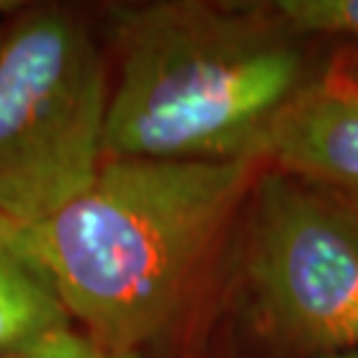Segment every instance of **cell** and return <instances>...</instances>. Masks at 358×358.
Here are the masks:
<instances>
[{"label":"cell","mask_w":358,"mask_h":358,"mask_svg":"<svg viewBox=\"0 0 358 358\" xmlns=\"http://www.w3.org/2000/svg\"><path fill=\"white\" fill-rule=\"evenodd\" d=\"M263 161L358 205V89L326 75L307 87L272 128Z\"/></svg>","instance_id":"5b68a950"},{"label":"cell","mask_w":358,"mask_h":358,"mask_svg":"<svg viewBox=\"0 0 358 358\" xmlns=\"http://www.w3.org/2000/svg\"><path fill=\"white\" fill-rule=\"evenodd\" d=\"M324 358H358V352H349V354H335V356H324Z\"/></svg>","instance_id":"30bf717a"},{"label":"cell","mask_w":358,"mask_h":358,"mask_svg":"<svg viewBox=\"0 0 358 358\" xmlns=\"http://www.w3.org/2000/svg\"><path fill=\"white\" fill-rule=\"evenodd\" d=\"M110 68L80 14L28 5L0 33V217L35 228L105 161Z\"/></svg>","instance_id":"3957f363"},{"label":"cell","mask_w":358,"mask_h":358,"mask_svg":"<svg viewBox=\"0 0 358 358\" xmlns=\"http://www.w3.org/2000/svg\"><path fill=\"white\" fill-rule=\"evenodd\" d=\"M272 7L300 38L347 35L358 40V0H272Z\"/></svg>","instance_id":"52a82bcc"},{"label":"cell","mask_w":358,"mask_h":358,"mask_svg":"<svg viewBox=\"0 0 358 358\" xmlns=\"http://www.w3.org/2000/svg\"><path fill=\"white\" fill-rule=\"evenodd\" d=\"M259 163L105 159L96 179L28 228L70 321L112 354L140 356L177 314Z\"/></svg>","instance_id":"7a4b0ae2"},{"label":"cell","mask_w":358,"mask_h":358,"mask_svg":"<svg viewBox=\"0 0 358 358\" xmlns=\"http://www.w3.org/2000/svg\"><path fill=\"white\" fill-rule=\"evenodd\" d=\"M70 328L28 228L0 217V358L45 345Z\"/></svg>","instance_id":"8992f818"},{"label":"cell","mask_w":358,"mask_h":358,"mask_svg":"<svg viewBox=\"0 0 358 358\" xmlns=\"http://www.w3.org/2000/svg\"><path fill=\"white\" fill-rule=\"evenodd\" d=\"M3 358H140V356H121L112 354L96 345L91 338H87L82 331L70 328V331L56 335V338L47 340L45 345L33 347L28 352L3 356Z\"/></svg>","instance_id":"ba28073f"},{"label":"cell","mask_w":358,"mask_h":358,"mask_svg":"<svg viewBox=\"0 0 358 358\" xmlns=\"http://www.w3.org/2000/svg\"><path fill=\"white\" fill-rule=\"evenodd\" d=\"M245 277L263 331L300 354L358 352V219L277 170L256 177Z\"/></svg>","instance_id":"277c9868"},{"label":"cell","mask_w":358,"mask_h":358,"mask_svg":"<svg viewBox=\"0 0 358 358\" xmlns=\"http://www.w3.org/2000/svg\"><path fill=\"white\" fill-rule=\"evenodd\" d=\"M0 33H3V19H0Z\"/></svg>","instance_id":"8fae6325"},{"label":"cell","mask_w":358,"mask_h":358,"mask_svg":"<svg viewBox=\"0 0 358 358\" xmlns=\"http://www.w3.org/2000/svg\"><path fill=\"white\" fill-rule=\"evenodd\" d=\"M114 52L105 159H266L312 87L303 40L272 3L154 0L107 10Z\"/></svg>","instance_id":"6da1fadb"},{"label":"cell","mask_w":358,"mask_h":358,"mask_svg":"<svg viewBox=\"0 0 358 358\" xmlns=\"http://www.w3.org/2000/svg\"><path fill=\"white\" fill-rule=\"evenodd\" d=\"M326 77L345 84V87L358 89V40H352L335 56L333 66L328 68Z\"/></svg>","instance_id":"9c48e42d"}]
</instances>
